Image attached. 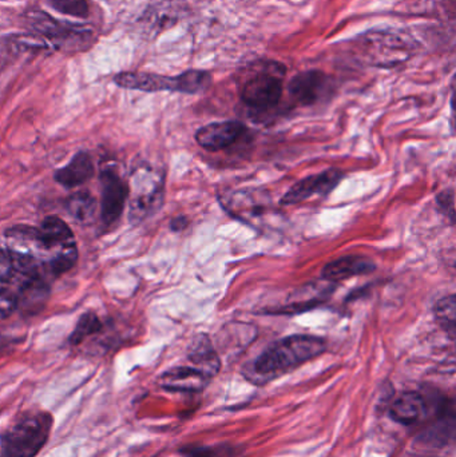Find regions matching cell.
I'll return each mask as SVG.
<instances>
[{
    "instance_id": "27",
    "label": "cell",
    "mask_w": 456,
    "mask_h": 457,
    "mask_svg": "<svg viewBox=\"0 0 456 457\" xmlns=\"http://www.w3.org/2000/svg\"><path fill=\"white\" fill-rule=\"evenodd\" d=\"M12 277L13 263L11 253L0 250V285H7Z\"/></svg>"
},
{
    "instance_id": "18",
    "label": "cell",
    "mask_w": 456,
    "mask_h": 457,
    "mask_svg": "<svg viewBox=\"0 0 456 457\" xmlns=\"http://www.w3.org/2000/svg\"><path fill=\"white\" fill-rule=\"evenodd\" d=\"M37 242L46 249H53L74 241H72L71 230L67 227L66 222L62 221L58 217H47L40 228H37Z\"/></svg>"
},
{
    "instance_id": "15",
    "label": "cell",
    "mask_w": 456,
    "mask_h": 457,
    "mask_svg": "<svg viewBox=\"0 0 456 457\" xmlns=\"http://www.w3.org/2000/svg\"><path fill=\"white\" fill-rule=\"evenodd\" d=\"M50 289L42 277L21 282V290L16 295V309L27 314H35L42 311L47 303Z\"/></svg>"
},
{
    "instance_id": "12",
    "label": "cell",
    "mask_w": 456,
    "mask_h": 457,
    "mask_svg": "<svg viewBox=\"0 0 456 457\" xmlns=\"http://www.w3.org/2000/svg\"><path fill=\"white\" fill-rule=\"evenodd\" d=\"M375 269L377 265L371 258L359 254L344 255L324 266L323 278L335 284L356 276L372 273Z\"/></svg>"
},
{
    "instance_id": "9",
    "label": "cell",
    "mask_w": 456,
    "mask_h": 457,
    "mask_svg": "<svg viewBox=\"0 0 456 457\" xmlns=\"http://www.w3.org/2000/svg\"><path fill=\"white\" fill-rule=\"evenodd\" d=\"M245 131V125L238 120L213 122L198 129L195 141L206 152L217 153L235 145Z\"/></svg>"
},
{
    "instance_id": "20",
    "label": "cell",
    "mask_w": 456,
    "mask_h": 457,
    "mask_svg": "<svg viewBox=\"0 0 456 457\" xmlns=\"http://www.w3.org/2000/svg\"><path fill=\"white\" fill-rule=\"evenodd\" d=\"M434 314H435V320L439 327H441L450 337L454 338L456 332L455 295H447V297L441 298V300L435 303Z\"/></svg>"
},
{
    "instance_id": "6",
    "label": "cell",
    "mask_w": 456,
    "mask_h": 457,
    "mask_svg": "<svg viewBox=\"0 0 456 457\" xmlns=\"http://www.w3.org/2000/svg\"><path fill=\"white\" fill-rule=\"evenodd\" d=\"M131 200V220L142 221L160 209L163 200V179L160 174L150 169L139 170Z\"/></svg>"
},
{
    "instance_id": "16",
    "label": "cell",
    "mask_w": 456,
    "mask_h": 457,
    "mask_svg": "<svg viewBox=\"0 0 456 457\" xmlns=\"http://www.w3.org/2000/svg\"><path fill=\"white\" fill-rule=\"evenodd\" d=\"M189 360L195 368L213 378L221 370V360L206 335H198L189 349Z\"/></svg>"
},
{
    "instance_id": "28",
    "label": "cell",
    "mask_w": 456,
    "mask_h": 457,
    "mask_svg": "<svg viewBox=\"0 0 456 457\" xmlns=\"http://www.w3.org/2000/svg\"><path fill=\"white\" fill-rule=\"evenodd\" d=\"M187 222L189 221H187V217H177L171 221L170 227L174 231L184 230L187 227Z\"/></svg>"
},
{
    "instance_id": "22",
    "label": "cell",
    "mask_w": 456,
    "mask_h": 457,
    "mask_svg": "<svg viewBox=\"0 0 456 457\" xmlns=\"http://www.w3.org/2000/svg\"><path fill=\"white\" fill-rule=\"evenodd\" d=\"M179 453L184 457H237L229 445H187Z\"/></svg>"
},
{
    "instance_id": "2",
    "label": "cell",
    "mask_w": 456,
    "mask_h": 457,
    "mask_svg": "<svg viewBox=\"0 0 456 457\" xmlns=\"http://www.w3.org/2000/svg\"><path fill=\"white\" fill-rule=\"evenodd\" d=\"M53 418L43 411L19 416L2 436L3 457H37L50 437Z\"/></svg>"
},
{
    "instance_id": "14",
    "label": "cell",
    "mask_w": 456,
    "mask_h": 457,
    "mask_svg": "<svg viewBox=\"0 0 456 457\" xmlns=\"http://www.w3.org/2000/svg\"><path fill=\"white\" fill-rule=\"evenodd\" d=\"M29 21L32 29H37L43 37L58 40V42L77 39V37H80L87 32V29H83V27L62 23L48 13L42 12V11H34V12L29 13Z\"/></svg>"
},
{
    "instance_id": "11",
    "label": "cell",
    "mask_w": 456,
    "mask_h": 457,
    "mask_svg": "<svg viewBox=\"0 0 456 457\" xmlns=\"http://www.w3.org/2000/svg\"><path fill=\"white\" fill-rule=\"evenodd\" d=\"M205 373L195 367H178L161 376V386L169 392L178 394H198L211 383Z\"/></svg>"
},
{
    "instance_id": "21",
    "label": "cell",
    "mask_w": 456,
    "mask_h": 457,
    "mask_svg": "<svg viewBox=\"0 0 456 457\" xmlns=\"http://www.w3.org/2000/svg\"><path fill=\"white\" fill-rule=\"evenodd\" d=\"M78 260V250L74 242L71 244L64 245L61 247L58 254L50 261L48 269L53 274H62L64 271L70 270L75 265Z\"/></svg>"
},
{
    "instance_id": "26",
    "label": "cell",
    "mask_w": 456,
    "mask_h": 457,
    "mask_svg": "<svg viewBox=\"0 0 456 457\" xmlns=\"http://www.w3.org/2000/svg\"><path fill=\"white\" fill-rule=\"evenodd\" d=\"M16 309V295L5 285H0V319L10 316Z\"/></svg>"
},
{
    "instance_id": "1",
    "label": "cell",
    "mask_w": 456,
    "mask_h": 457,
    "mask_svg": "<svg viewBox=\"0 0 456 457\" xmlns=\"http://www.w3.org/2000/svg\"><path fill=\"white\" fill-rule=\"evenodd\" d=\"M327 341L318 336L292 335L268 346L252 364L249 378L268 384L278 380L311 360L326 353Z\"/></svg>"
},
{
    "instance_id": "23",
    "label": "cell",
    "mask_w": 456,
    "mask_h": 457,
    "mask_svg": "<svg viewBox=\"0 0 456 457\" xmlns=\"http://www.w3.org/2000/svg\"><path fill=\"white\" fill-rule=\"evenodd\" d=\"M101 328L102 324L96 314L85 313L78 321L77 327H75L74 332H72L71 337H70V343L72 345H79L88 336L99 332Z\"/></svg>"
},
{
    "instance_id": "10",
    "label": "cell",
    "mask_w": 456,
    "mask_h": 457,
    "mask_svg": "<svg viewBox=\"0 0 456 457\" xmlns=\"http://www.w3.org/2000/svg\"><path fill=\"white\" fill-rule=\"evenodd\" d=\"M101 181V217L104 225L110 227V225H114L122 214L126 197H128V187L123 184L120 176H117L112 170L104 171Z\"/></svg>"
},
{
    "instance_id": "4",
    "label": "cell",
    "mask_w": 456,
    "mask_h": 457,
    "mask_svg": "<svg viewBox=\"0 0 456 457\" xmlns=\"http://www.w3.org/2000/svg\"><path fill=\"white\" fill-rule=\"evenodd\" d=\"M115 83L120 87L130 90L147 91H177V93L198 94L211 86V75L203 70H189L178 77H165L158 74H144V72H122L114 78Z\"/></svg>"
},
{
    "instance_id": "3",
    "label": "cell",
    "mask_w": 456,
    "mask_h": 457,
    "mask_svg": "<svg viewBox=\"0 0 456 457\" xmlns=\"http://www.w3.org/2000/svg\"><path fill=\"white\" fill-rule=\"evenodd\" d=\"M286 69L278 62H265L252 67L240 83L243 104L257 112H269L280 104Z\"/></svg>"
},
{
    "instance_id": "25",
    "label": "cell",
    "mask_w": 456,
    "mask_h": 457,
    "mask_svg": "<svg viewBox=\"0 0 456 457\" xmlns=\"http://www.w3.org/2000/svg\"><path fill=\"white\" fill-rule=\"evenodd\" d=\"M436 204H438L439 212L446 219L450 220L452 224L455 222V195L454 190L447 189L436 195Z\"/></svg>"
},
{
    "instance_id": "17",
    "label": "cell",
    "mask_w": 456,
    "mask_h": 457,
    "mask_svg": "<svg viewBox=\"0 0 456 457\" xmlns=\"http://www.w3.org/2000/svg\"><path fill=\"white\" fill-rule=\"evenodd\" d=\"M94 165L87 153H79L69 165L56 171L55 179L66 187H79L93 177Z\"/></svg>"
},
{
    "instance_id": "5",
    "label": "cell",
    "mask_w": 456,
    "mask_h": 457,
    "mask_svg": "<svg viewBox=\"0 0 456 457\" xmlns=\"http://www.w3.org/2000/svg\"><path fill=\"white\" fill-rule=\"evenodd\" d=\"M220 203L230 216L254 228L261 227L269 217L276 214V209L270 205L267 193L259 190H238L220 198Z\"/></svg>"
},
{
    "instance_id": "8",
    "label": "cell",
    "mask_w": 456,
    "mask_h": 457,
    "mask_svg": "<svg viewBox=\"0 0 456 457\" xmlns=\"http://www.w3.org/2000/svg\"><path fill=\"white\" fill-rule=\"evenodd\" d=\"M288 91L294 104L299 106H313L328 98L334 91V82L326 72L310 70L292 78Z\"/></svg>"
},
{
    "instance_id": "24",
    "label": "cell",
    "mask_w": 456,
    "mask_h": 457,
    "mask_svg": "<svg viewBox=\"0 0 456 457\" xmlns=\"http://www.w3.org/2000/svg\"><path fill=\"white\" fill-rule=\"evenodd\" d=\"M51 7L59 12L74 18H87L88 4L86 0H46Z\"/></svg>"
},
{
    "instance_id": "19",
    "label": "cell",
    "mask_w": 456,
    "mask_h": 457,
    "mask_svg": "<svg viewBox=\"0 0 456 457\" xmlns=\"http://www.w3.org/2000/svg\"><path fill=\"white\" fill-rule=\"evenodd\" d=\"M67 212L75 221L90 224L96 213V201L90 193L79 192L67 200Z\"/></svg>"
},
{
    "instance_id": "13",
    "label": "cell",
    "mask_w": 456,
    "mask_h": 457,
    "mask_svg": "<svg viewBox=\"0 0 456 457\" xmlns=\"http://www.w3.org/2000/svg\"><path fill=\"white\" fill-rule=\"evenodd\" d=\"M427 413V402L418 392H404L394 400L390 407V416L401 426L411 427L419 423Z\"/></svg>"
},
{
    "instance_id": "7",
    "label": "cell",
    "mask_w": 456,
    "mask_h": 457,
    "mask_svg": "<svg viewBox=\"0 0 456 457\" xmlns=\"http://www.w3.org/2000/svg\"><path fill=\"white\" fill-rule=\"evenodd\" d=\"M344 179V173L339 169H328L323 173L300 179L280 200L281 206L299 205L310 200L313 195L326 197L336 189L337 185Z\"/></svg>"
}]
</instances>
